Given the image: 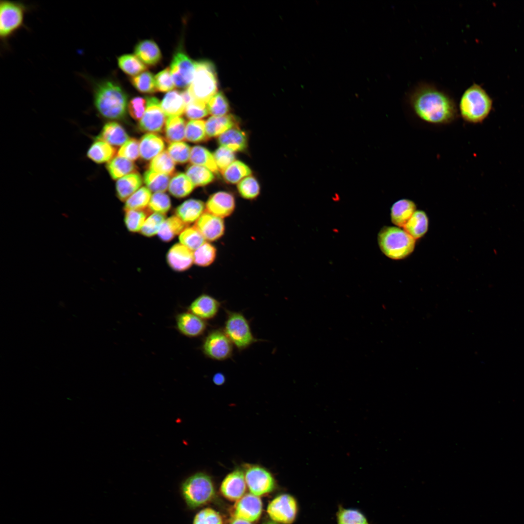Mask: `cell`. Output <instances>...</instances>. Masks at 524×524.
<instances>
[{
  "label": "cell",
  "mask_w": 524,
  "mask_h": 524,
  "mask_svg": "<svg viewBox=\"0 0 524 524\" xmlns=\"http://www.w3.org/2000/svg\"><path fill=\"white\" fill-rule=\"evenodd\" d=\"M493 101L480 85L473 83L462 94L458 104V113L466 123H482L489 115Z\"/></svg>",
  "instance_id": "obj_3"
},
{
  "label": "cell",
  "mask_w": 524,
  "mask_h": 524,
  "mask_svg": "<svg viewBox=\"0 0 524 524\" xmlns=\"http://www.w3.org/2000/svg\"><path fill=\"white\" fill-rule=\"evenodd\" d=\"M143 180L150 191L164 193L168 188L169 176L148 169L144 174Z\"/></svg>",
  "instance_id": "obj_39"
},
{
  "label": "cell",
  "mask_w": 524,
  "mask_h": 524,
  "mask_svg": "<svg viewBox=\"0 0 524 524\" xmlns=\"http://www.w3.org/2000/svg\"><path fill=\"white\" fill-rule=\"evenodd\" d=\"M237 189L242 197L246 199H252L259 196L260 186L255 178L249 176L238 183Z\"/></svg>",
  "instance_id": "obj_51"
},
{
  "label": "cell",
  "mask_w": 524,
  "mask_h": 524,
  "mask_svg": "<svg viewBox=\"0 0 524 524\" xmlns=\"http://www.w3.org/2000/svg\"><path fill=\"white\" fill-rule=\"evenodd\" d=\"M154 78L157 90L160 92H169L175 87L169 67L157 73Z\"/></svg>",
  "instance_id": "obj_55"
},
{
  "label": "cell",
  "mask_w": 524,
  "mask_h": 524,
  "mask_svg": "<svg viewBox=\"0 0 524 524\" xmlns=\"http://www.w3.org/2000/svg\"><path fill=\"white\" fill-rule=\"evenodd\" d=\"M193 524H223L219 514L210 508L200 510L195 516Z\"/></svg>",
  "instance_id": "obj_56"
},
{
  "label": "cell",
  "mask_w": 524,
  "mask_h": 524,
  "mask_svg": "<svg viewBox=\"0 0 524 524\" xmlns=\"http://www.w3.org/2000/svg\"><path fill=\"white\" fill-rule=\"evenodd\" d=\"M165 219V215L163 214L153 213L150 214L146 219L140 230L141 233L148 237L158 234Z\"/></svg>",
  "instance_id": "obj_52"
},
{
  "label": "cell",
  "mask_w": 524,
  "mask_h": 524,
  "mask_svg": "<svg viewBox=\"0 0 524 524\" xmlns=\"http://www.w3.org/2000/svg\"><path fill=\"white\" fill-rule=\"evenodd\" d=\"M92 91L93 103L97 112L111 120L124 118L128 107V96L116 82L108 79L96 80L82 75Z\"/></svg>",
  "instance_id": "obj_2"
},
{
  "label": "cell",
  "mask_w": 524,
  "mask_h": 524,
  "mask_svg": "<svg viewBox=\"0 0 524 524\" xmlns=\"http://www.w3.org/2000/svg\"><path fill=\"white\" fill-rule=\"evenodd\" d=\"M145 112L138 123V128L143 132L158 133L163 131L166 120L159 99L155 97H147Z\"/></svg>",
  "instance_id": "obj_13"
},
{
  "label": "cell",
  "mask_w": 524,
  "mask_h": 524,
  "mask_svg": "<svg viewBox=\"0 0 524 524\" xmlns=\"http://www.w3.org/2000/svg\"><path fill=\"white\" fill-rule=\"evenodd\" d=\"M428 218L422 210H416L403 227V229L415 240L421 238L426 233L428 228Z\"/></svg>",
  "instance_id": "obj_31"
},
{
  "label": "cell",
  "mask_w": 524,
  "mask_h": 524,
  "mask_svg": "<svg viewBox=\"0 0 524 524\" xmlns=\"http://www.w3.org/2000/svg\"><path fill=\"white\" fill-rule=\"evenodd\" d=\"M132 85L142 93L152 94L156 92L155 78L151 72L145 71L130 79Z\"/></svg>",
  "instance_id": "obj_45"
},
{
  "label": "cell",
  "mask_w": 524,
  "mask_h": 524,
  "mask_svg": "<svg viewBox=\"0 0 524 524\" xmlns=\"http://www.w3.org/2000/svg\"><path fill=\"white\" fill-rule=\"evenodd\" d=\"M116 152V149L105 141L96 139L87 152L89 159L97 164H102L111 160Z\"/></svg>",
  "instance_id": "obj_32"
},
{
  "label": "cell",
  "mask_w": 524,
  "mask_h": 524,
  "mask_svg": "<svg viewBox=\"0 0 524 524\" xmlns=\"http://www.w3.org/2000/svg\"><path fill=\"white\" fill-rule=\"evenodd\" d=\"M161 108L168 117L180 116L184 113L186 105L181 92L176 90L168 92L161 102Z\"/></svg>",
  "instance_id": "obj_29"
},
{
  "label": "cell",
  "mask_w": 524,
  "mask_h": 524,
  "mask_svg": "<svg viewBox=\"0 0 524 524\" xmlns=\"http://www.w3.org/2000/svg\"><path fill=\"white\" fill-rule=\"evenodd\" d=\"M220 146L234 152L244 151L247 146V137L246 133L237 127L225 131L218 137Z\"/></svg>",
  "instance_id": "obj_24"
},
{
  "label": "cell",
  "mask_w": 524,
  "mask_h": 524,
  "mask_svg": "<svg viewBox=\"0 0 524 524\" xmlns=\"http://www.w3.org/2000/svg\"><path fill=\"white\" fill-rule=\"evenodd\" d=\"M146 106V99L136 97L131 98L128 102V110L134 119L140 121L145 112Z\"/></svg>",
  "instance_id": "obj_59"
},
{
  "label": "cell",
  "mask_w": 524,
  "mask_h": 524,
  "mask_svg": "<svg viewBox=\"0 0 524 524\" xmlns=\"http://www.w3.org/2000/svg\"><path fill=\"white\" fill-rule=\"evenodd\" d=\"M186 126L185 120L180 116L168 117L164 128L165 141L170 144L184 140Z\"/></svg>",
  "instance_id": "obj_30"
},
{
  "label": "cell",
  "mask_w": 524,
  "mask_h": 524,
  "mask_svg": "<svg viewBox=\"0 0 524 524\" xmlns=\"http://www.w3.org/2000/svg\"><path fill=\"white\" fill-rule=\"evenodd\" d=\"M381 251L388 258L401 260L413 251L416 240L403 229L395 226L382 228L377 236Z\"/></svg>",
  "instance_id": "obj_5"
},
{
  "label": "cell",
  "mask_w": 524,
  "mask_h": 524,
  "mask_svg": "<svg viewBox=\"0 0 524 524\" xmlns=\"http://www.w3.org/2000/svg\"><path fill=\"white\" fill-rule=\"evenodd\" d=\"M246 484L244 472L236 469L225 477L221 483L220 491L227 499L237 501L244 496Z\"/></svg>",
  "instance_id": "obj_17"
},
{
  "label": "cell",
  "mask_w": 524,
  "mask_h": 524,
  "mask_svg": "<svg viewBox=\"0 0 524 524\" xmlns=\"http://www.w3.org/2000/svg\"><path fill=\"white\" fill-rule=\"evenodd\" d=\"M409 101L416 116L428 124H449L459 115L453 98L433 85L423 84L417 86L410 95Z\"/></svg>",
  "instance_id": "obj_1"
},
{
  "label": "cell",
  "mask_w": 524,
  "mask_h": 524,
  "mask_svg": "<svg viewBox=\"0 0 524 524\" xmlns=\"http://www.w3.org/2000/svg\"><path fill=\"white\" fill-rule=\"evenodd\" d=\"M188 90L194 100L206 104L218 92L217 74L212 62H196L194 76Z\"/></svg>",
  "instance_id": "obj_6"
},
{
  "label": "cell",
  "mask_w": 524,
  "mask_h": 524,
  "mask_svg": "<svg viewBox=\"0 0 524 524\" xmlns=\"http://www.w3.org/2000/svg\"><path fill=\"white\" fill-rule=\"evenodd\" d=\"M151 197L150 190L147 187H142L126 200L124 211L144 210L148 205Z\"/></svg>",
  "instance_id": "obj_42"
},
{
  "label": "cell",
  "mask_w": 524,
  "mask_h": 524,
  "mask_svg": "<svg viewBox=\"0 0 524 524\" xmlns=\"http://www.w3.org/2000/svg\"><path fill=\"white\" fill-rule=\"evenodd\" d=\"M96 139L117 147L122 146L129 139V137L121 125L115 121H110L104 125Z\"/></svg>",
  "instance_id": "obj_23"
},
{
  "label": "cell",
  "mask_w": 524,
  "mask_h": 524,
  "mask_svg": "<svg viewBox=\"0 0 524 524\" xmlns=\"http://www.w3.org/2000/svg\"><path fill=\"white\" fill-rule=\"evenodd\" d=\"M165 147L163 138L152 133H147L141 138L139 142L140 153L145 160L153 159L163 151Z\"/></svg>",
  "instance_id": "obj_25"
},
{
  "label": "cell",
  "mask_w": 524,
  "mask_h": 524,
  "mask_svg": "<svg viewBox=\"0 0 524 524\" xmlns=\"http://www.w3.org/2000/svg\"><path fill=\"white\" fill-rule=\"evenodd\" d=\"M139 143L134 138H130L118 151L117 156L131 161L136 160L139 156Z\"/></svg>",
  "instance_id": "obj_57"
},
{
  "label": "cell",
  "mask_w": 524,
  "mask_h": 524,
  "mask_svg": "<svg viewBox=\"0 0 524 524\" xmlns=\"http://www.w3.org/2000/svg\"><path fill=\"white\" fill-rule=\"evenodd\" d=\"M125 212L124 223L128 230L131 232L140 231L149 210H129Z\"/></svg>",
  "instance_id": "obj_47"
},
{
  "label": "cell",
  "mask_w": 524,
  "mask_h": 524,
  "mask_svg": "<svg viewBox=\"0 0 524 524\" xmlns=\"http://www.w3.org/2000/svg\"><path fill=\"white\" fill-rule=\"evenodd\" d=\"M135 55L145 65L154 66L162 58V53L157 44L152 40L146 39L138 42L135 47Z\"/></svg>",
  "instance_id": "obj_22"
},
{
  "label": "cell",
  "mask_w": 524,
  "mask_h": 524,
  "mask_svg": "<svg viewBox=\"0 0 524 524\" xmlns=\"http://www.w3.org/2000/svg\"><path fill=\"white\" fill-rule=\"evenodd\" d=\"M233 346L223 329L218 328L208 332L203 339L201 349L206 357L223 361L232 357Z\"/></svg>",
  "instance_id": "obj_9"
},
{
  "label": "cell",
  "mask_w": 524,
  "mask_h": 524,
  "mask_svg": "<svg viewBox=\"0 0 524 524\" xmlns=\"http://www.w3.org/2000/svg\"><path fill=\"white\" fill-rule=\"evenodd\" d=\"M195 226L205 239L214 241L221 238L225 232V224L222 218L207 212L204 213L196 221Z\"/></svg>",
  "instance_id": "obj_16"
},
{
  "label": "cell",
  "mask_w": 524,
  "mask_h": 524,
  "mask_svg": "<svg viewBox=\"0 0 524 524\" xmlns=\"http://www.w3.org/2000/svg\"><path fill=\"white\" fill-rule=\"evenodd\" d=\"M186 175L195 186L206 185L215 178L214 173L208 168L193 164L187 167Z\"/></svg>",
  "instance_id": "obj_38"
},
{
  "label": "cell",
  "mask_w": 524,
  "mask_h": 524,
  "mask_svg": "<svg viewBox=\"0 0 524 524\" xmlns=\"http://www.w3.org/2000/svg\"><path fill=\"white\" fill-rule=\"evenodd\" d=\"M221 307V303L213 296L202 294L189 306V311L204 320L213 319Z\"/></svg>",
  "instance_id": "obj_20"
},
{
  "label": "cell",
  "mask_w": 524,
  "mask_h": 524,
  "mask_svg": "<svg viewBox=\"0 0 524 524\" xmlns=\"http://www.w3.org/2000/svg\"><path fill=\"white\" fill-rule=\"evenodd\" d=\"M263 524H279L278 523L274 521H267Z\"/></svg>",
  "instance_id": "obj_62"
},
{
  "label": "cell",
  "mask_w": 524,
  "mask_h": 524,
  "mask_svg": "<svg viewBox=\"0 0 524 524\" xmlns=\"http://www.w3.org/2000/svg\"><path fill=\"white\" fill-rule=\"evenodd\" d=\"M225 311L227 315L223 330L239 351L260 341L253 335L249 322L242 312L228 310Z\"/></svg>",
  "instance_id": "obj_8"
},
{
  "label": "cell",
  "mask_w": 524,
  "mask_h": 524,
  "mask_svg": "<svg viewBox=\"0 0 524 524\" xmlns=\"http://www.w3.org/2000/svg\"><path fill=\"white\" fill-rule=\"evenodd\" d=\"M213 380L214 384L220 386L223 385L226 380L225 376L222 373H217L213 377Z\"/></svg>",
  "instance_id": "obj_60"
},
{
  "label": "cell",
  "mask_w": 524,
  "mask_h": 524,
  "mask_svg": "<svg viewBox=\"0 0 524 524\" xmlns=\"http://www.w3.org/2000/svg\"><path fill=\"white\" fill-rule=\"evenodd\" d=\"M196 68V62L182 50L177 51L172 58L170 68L175 86L189 87L193 79Z\"/></svg>",
  "instance_id": "obj_12"
},
{
  "label": "cell",
  "mask_w": 524,
  "mask_h": 524,
  "mask_svg": "<svg viewBox=\"0 0 524 524\" xmlns=\"http://www.w3.org/2000/svg\"><path fill=\"white\" fill-rule=\"evenodd\" d=\"M235 207L234 197L225 191H219L211 195L205 204L207 213L221 218L229 216Z\"/></svg>",
  "instance_id": "obj_15"
},
{
  "label": "cell",
  "mask_w": 524,
  "mask_h": 524,
  "mask_svg": "<svg viewBox=\"0 0 524 524\" xmlns=\"http://www.w3.org/2000/svg\"><path fill=\"white\" fill-rule=\"evenodd\" d=\"M180 243L195 251L205 243V239L195 226L186 227L179 235Z\"/></svg>",
  "instance_id": "obj_44"
},
{
  "label": "cell",
  "mask_w": 524,
  "mask_h": 524,
  "mask_svg": "<svg viewBox=\"0 0 524 524\" xmlns=\"http://www.w3.org/2000/svg\"><path fill=\"white\" fill-rule=\"evenodd\" d=\"M337 524H370L366 517L360 510L347 508L339 505L336 514Z\"/></svg>",
  "instance_id": "obj_40"
},
{
  "label": "cell",
  "mask_w": 524,
  "mask_h": 524,
  "mask_svg": "<svg viewBox=\"0 0 524 524\" xmlns=\"http://www.w3.org/2000/svg\"><path fill=\"white\" fill-rule=\"evenodd\" d=\"M142 184L141 176L137 172L131 173L120 178L116 183L117 197L122 201H126L139 189Z\"/></svg>",
  "instance_id": "obj_28"
},
{
  "label": "cell",
  "mask_w": 524,
  "mask_h": 524,
  "mask_svg": "<svg viewBox=\"0 0 524 524\" xmlns=\"http://www.w3.org/2000/svg\"><path fill=\"white\" fill-rule=\"evenodd\" d=\"M195 186L186 174L178 172L174 175L169 181L168 191L174 197L182 198L188 196Z\"/></svg>",
  "instance_id": "obj_34"
},
{
  "label": "cell",
  "mask_w": 524,
  "mask_h": 524,
  "mask_svg": "<svg viewBox=\"0 0 524 524\" xmlns=\"http://www.w3.org/2000/svg\"><path fill=\"white\" fill-rule=\"evenodd\" d=\"M213 155L219 171L221 173L235 161L234 152L222 146L215 150Z\"/></svg>",
  "instance_id": "obj_54"
},
{
  "label": "cell",
  "mask_w": 524,
  "mask_h": 524,
  "mask_svg": "<svg viewBox=\"0 0 524 524\" xmlns=\"http://www.w3.org/2000/svg\"><path fill=\"white\" fill-rule=\"evenodd\" d=\"M106 168L112 179L118 180L129 174L136 173L137 167L131 161L117 156L108 162Z\"/></svg>",
  "instance_id": "obj_33"
},
{
  "label": "cell",
  "mask_w": 524,
  "mask_h": 524,
  "mask_svg": "<svg viewBox=\"0 0 524 524\" xmlns=\"http://www.w3.org/2000/svg\"><path fill=\"white\" fill-rule=\"evenodd\" d=\"M186 225L176 215H173L165 219L157 234L161 241L168 242L180 235Z\"/></svg>",
  "instance_id": "obj_35"
},
{
  "label": "cell",
  "mask_w": 524,
  "mask_h": 524,
  "mask_svg": "<svg viewBox=\"0 0 524 524\" xmlns=\"http://www.w3.org/2000/svg\"><path fill=\"white\" fill-rule=\"evenodd\" d=\"M117 63L122 71L132 77L145 71L147 68L146 65L136 55L131 54L119 56L117 59Z\"/></svg>",
  "instance_id": "obj_41"
},
{
  "label": "cell",
  "mask_w": 524,
  "mask_h": 524,
  "mask_svg": "<svg viewBox=\"0 0 524 524\" xmlns=\"http://www.w3.org/2000/svg\"><path fill=\"white\" fill-rule=\"evenodd\" d=\"M298 511V506L294 497L288 494H281L268 505L267 512L273 521L283 524L294 522Z\"/></svg>",
  "instance_id": "obj_11"
},
{
  "label": "cell",
  "mask_w": 524,
  "mask_h": 524,
  "mask_svg": "<svg viewBox=\"0 0 524 524\" xmlns=\"http://www.w3.org/2000/svg\"><path fill=\"white\" fill-rule=\"evenodd\" d=\"M148 206L150 212L164 214L171 208V200L169 196L164 193H155L151 196Z\"/></svg>",
  "instance_id": "obj_53"
},
{
  "label": "cell",
  "mask_w": 524,
  "mask_h": 524,
  "mask_svg": "<svg viewBox=\"0 0 524 524\" xmlns=\"http://www.w3.org/2000/svg\"><path fill=\"white\" fill-rule=\"evenodd\" d=\"M230 524H251L250 523V522H249L245 521V520H241V519H234V520L231 522V523Z\"/></svg>",
  "instance_id": "obj_61"
},
{
  "label": "cell",
  "mask_w": 524,
  "mask_h": 524,
  "mask_svg": "<svg viewBox=\"0 0 524 524\" xmlns=\"http://www.w3.org/2000/svg\"><path fill=\"white\" fill-rule=\"evenodd\" d=\"M175 163L167 151L164 150L151 161L149 164V169L170 176L175 172Z\"/></svg>",
  "instance_id": "obj_43"
},
{
  "label": "cell",
  "mask_w": 524,
  "mask_h": 524,
  "mask_svg": "<svg viewBox=\"0 0 524 524\" xmlns=\"http://www.w3.org/2000/svg\"><path fill=\"white\" fill-rule=\"evenodd\" d=\"M176 324L181 333L191 338L202 335L208 326L205 320L190 311L179 314L176 317Z\"/></svg>",
  "instance_id": "obj_19"
},
{
  "label": "cell",
  "mask_w": 524,
  "mask_h": 524,
  "mask_svg": "<svg viewBox=\"0 0 524 524\" xmlns=\"http://www.w3.org/2000/svg\"><path fill=\"white\" fill-rule=\"evenodd\" d=\"M236 127H237V120L231 115L212 116L205 121L206 132L208 138L218 137Z\"/></svg>",
  "instance_id": "obj_27"
},
{
  "label": "cell",
  "mask_w": 524,
  "mask_h": 524,
  "mask_svg": "<svg viewBox=\"0 0 524 524\" xmlns=\"http://www.w3.org/2000/svg\"><path fill=\"white\" fill-rule=\"evenodd\" d=\"M262 511V503L259 496L248 493L236 501L233 509L234 519L252 522L260 518Z\"/></svg>",
  "instance_id": "obj_14"
},
{
  "label": "cell",
  "mask_w": 524,
  "mask_h": 524,
  "mask_svg": "<svg viewBox=\"0 0 524 524\" xmlns=\"http://www.w3.org/2000/svg\"><path fill=\"white\" fill-rule=\"evenodd\" d=\"M416 211V205L412 200L407 198L399 199L391 208L392 222L397 227L403 228Z\"/></svg>",
  "instance_id": "obj_21"
},
{
  "label": "cell",
  "mask_w": 524,
  "mask_h": 524,
  "mask_svg": "<svg viewBox=\"0 0 524 524\" xmlns=\"http://www.w3.org/2000/svg\"><path fill=\"white\" fill-rule=\"evenodd\" d=\"M251 173L249 166L238 160L234 161L222 173L224 180L231 184L238 183Z\"/></svg>",
  "instance_id": "obj_37"
},
{
  "label": "cell",
  "mask_w": 524,
  "mask_h": 524,
  "mask_svg": "<svg viewBox=\"0 0 524 524\" xmlns=\"http://www.w3.org/2000/svg\"><path fill=\"white\" fill-rule=\"evenodd\" d=\"M206 132L205 121L202 120H192L188 121L186 126L185 139L193 143H199L208 139Z\"/></svg>",
  "instance_id": "obj_46"
},
{
  "label": "cell",
  "mask_w": 524,
  "mask_h": 524,
  "mask_svg": "<svg viewBox=\"0 0 524 524\" xmlns=\"http://www.w3.org/2000/svg\"><path fill=\"white\" fill-rule=\"evenodd\" d=\"M245 479L250 492L260 496L272 491L275 487V480L271 474L258 465H245Z\"/></svg>",
  "instance_id": "obj_10"
},
{
  "label": "cell",
  "mask_w": 524,
  "mask_h": 524,
  "mask_svg": "<svg viewBox=\"0 0 524 524\" xmlns=\"http://www.w3.org/2000/svg\"><path fill=\"white\" fill-rule=\"evenodd\" d=\"M167 151L175 163L182 164L190 160L191 149L189 145L180 141L170 143Z\"/></svg>",
  "instance_id": "obj_50"
},
{
  "label": "cell",
  "mask_w": 524,
  "mask_h": 524,
  "mask_svg": "<svg viewBox=\"0 0 524 524\" xmlns=\"http://www.w3.org/2000/svg\"><path fill=\"white\" fill-rule=\"evenodd\" d=\"M194 262L202 267L208 266L215 260L216 249L212 244L205 242L194 252Z\"/></svg>",
  "instance_id": "obj_48"
},
{
  "label": "cell",
  "mask_w": 524,
  "mask_h": 524,
  "mask_svg": "<svg viewBox=\"0 0 524 524\" xmlns=\"http://www.w3.org/2000/svg\"><path fill=\"white\" fill-rule=\"evenodd\" d=\"M186 117L192 120H198L208 115L207 104L193 100L187 104L184 112Z\"/></svg>",
  "instance_id": "obj_58"
},
{
  "label": "cell",
  "mask_w": 524,
  "mask_h": 524,
  "mask_svg": "<svg viewBox=\"0 0 524 524\" xmlns=\"http://www.w3.org/2000/svg\"><path fill=\"white\" fill-rule=\"evenodd\" d=\"M166 261L170 267L176 272L189 269L194 262L193 251L180 243L172 246L166 254Z\"/></svg>",
  "instance_id": "obj_18"
},
{
  "label": "cell",
  "mask_w": 524,
  "mask_h": 524,
  "mask_svg": "<svg viewBox=\"0 0 524 524\" xmlns=\"http://www.w3.org/2000/svg\"><path fill=\"white\" fill-rule=\"evenodd\" d=\"M204 203L198 199H189L178 206L175 210L177 217L186 224L197 221L203 213Z\"/></svg>",
  "instance_id": "obj_26"
},
{
  "label": "cell",
  "mask_w": 524,
  "mask_h": 524,
  "mask_svg": "<svg viewBox=\"0 0 524 524\" xmlns=\"http://www.w3.org/2000/svg\"><path fill=\"white\" fill-rule=\"evenodd\" d=\"M190 161L193 164L208 168L213 173L217 174L219 172L213 154L203 147L196 146L192 147Z\"/></svg>",
  "instance_id": "obj_36"
},
{
  "label": "cell",
  "mask_w": 524,
  "mask_h": 524,
  "mask_svg": "<svg viewBox=\"0 0 524 524\" xmlns=\"http://www.w3.org/2000/svg\"><path fill=\"white\" fill-rule=\"evenodd\" d=\"M181 492L187 505L193 509L207 504L215 495L211 478L203 473L187 478L181 486Z\"/></svg>",
  "instance_id": "obj_7"
},
{
  "label": "cell",
  "mask_w": 524,
  "mask_h": 524,
  "mask_svg": "<svg viewBox=\"0 0 524 524\" xmlns=\"http://www.w3.org/2000/svg\"><path fill=\"white\" fill-rule=\"evenodd\" d=\"M209 114L212 116L227 115L229 111V101L222 92H218L207 103Z\"/></svg>",
  "instance_id": "obj_49"
},
{
  "label": "cell",
  "mask_w": 524,
  "mask_h": 524,
  "mask_svg": "<svg viewBox=\"0 0 524 524\" xmlns=\"http://www.w3.org/2000/svg\"><path fill=\"white\" fill-rule=\"evenodd\" d=\"M34 7L22 1H0V40L3 50L10 48L9 40L22 28L26 14Z\"/></svg>",
  "instance_id": "obj_4"
}]
</instances>
